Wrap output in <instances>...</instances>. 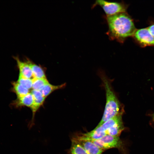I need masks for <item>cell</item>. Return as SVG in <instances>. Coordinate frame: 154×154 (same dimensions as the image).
Instances as JSON below:
<instances>
[{"label":"cell","mask_w":154,"mask_h":154,"mask_svg":"<svg viewBox=\"0 0 154 154\" xmlns=\"http://www.w3.org/2000/svg\"><path fill=\"white\" fill-rule=\"evenodd\" d=\"M132 37L135 42L142 47L154 46V37L147 27L136 29Z\"/></svg>","instance_id":"6"},{"label":"cell","mask_w":154,"mask_h":154,"mask_svg":"<svg viewBox=\"0 0 154 154\" xmlns=\"http://www.w3.org/2000/svg\"><path fill=\"white\" fill-rule=\"evenodd\" d=\"M48 82L46 78H36L32 79V88L33 90L40 91Z\"/></svg>","instance_id":"15"},{"label":"cell","mask_w":154,"mask_h":154,"mask_svg":"<svg viewBox=\"0 0 154 154\" xmlns=\"http://www.w3.org/2000/svg\"><path fill=\"white\" fill-rule=\"evenodd\" d=\"M25 61L29 66L34 78H46L44 70L41 67L35 64L28 58H26Z\"/></svg>","instance_id":"11"},{"label":"cell","mask_w":154,"mask_h":154,"mask_svg":"<svg viewBox=\"0 0 154 154\" xmlns=\"http://www.w3.org/2000/svg\"><path fill=\"white\" fill-rule=\"evenodd\" d=\"M17 81L23 87L28 90L32 88V79L26 78L20 73Z\"/></svg>","instance_id":"16"},{"label":"cell","mask_w":154,"mask_h":154,"mask_svg":"<svg viewBox=\"0 0 154 154\" xmlns=\"http://www.w3.org/2000/svg\"><path fill=\"white\" fill-rule=\"evenodd\" d=\"M33 102V98L31 93L25 96L17 98L13 103V105L17 107L25 106L31 108Z\"/></svg>","instance_id":"10"},{"label":"cell","mask_w":154,"mask_h":154,"mask_svg":"<svg viewBox=\"0 0 154 154\" xmlns=\"http://www.w3.org/2000/svg\"><path fill=\"white\" fill-rule=\"evenodd\" d=\"M71 145L68 151V154H88L79 143L71 137Z\"/></svg>","instance_id":"12"},{"label":"cell","mask_w":154,"mask_h":154,"mask_svg":"<svg viewBox=\"0 0 154 154\" xmlns=\"http://www.w3.org/2000/svg\"><path fill=\"white\" fill-rule=\"evenodd\" d=\"M122 115V114H120L116 116L100 125L107 135L119 136L125 128Z\"/></svg>","instance_id":"5"},{"label":"cell","mask_w":154,"mask_h":154,"mask_svg":"<svg viewBox=\"0 0 154 154\" xmlns=\"http://www.w3.org/2000/svg\"><path fill=\"white\" fill-rule=\"evenodd\" d=\"M13 58L17 62L19 73L26 78L33 79L34 78L33 73L28 64L26 61H21L17 56Z\"/></svg>","instance_id":"9"},{"label":"cell","mask_w":154,"mask_h":154,"mask_svg":"<svg viewBox=\"0 0 154 154\" xmlns=\"http://www.w3.org/2000/svg\"><path fill=\"white\" fill-rule=\"evenodd\" d=\"M152 119H153V121L154 122V113L152 114Z\"/></svg>","instance_id":"18"},{"label":"cell","mask_w":154,"mask_h":154,"mask_svg":"<svg viewBox=\"0 0 154 154\" xmlns=\"http://www.w3.org/2000/svg\"><path fill=\"white\" fill-rule=\"evenodd\" d=\"M97 5H99L102 7L106 16L126 12L129 6L123 2H111L103 0L96 1L93 4L92 8Z\"/></svg>","instance_id":"4"},{"label":"cell","mask_w":154,"mask_h":154,"mask_svg":"<svg viewBox=\"0 0 154 154\" xmlns=\"http://www.w3.org/2000/svg\"><path fill=\"white\" fill-rule=\"evenodd\" d=\"M75 139L88 154H102L104 151L91 141L76 133L71 137Z\"/></svg>","instance_id":"7"},{"label":"cell","mask_w":154,"mask_h":154,"mask_svg":"<svg viewBox=\"0 0 154 154\" xmlns=\"http://www.w3.org/2000/svg\"><path fill=\"white\" fill-rule=\"evenodd\" d=\"M100 76L106 91V102L101 120L96 127L116 116L123 114L124 112L122 104L113 89L110 80L103 73H100Z\"/></svg>","instance_id":"2"},{"label":"cell","mask_w":154,"mask_h":154,"mask_svg":"<svg viewBox=\"0 0 154 154\" xmlns=\"http://www.w3.org/2000/svg\"><path fill=\"white\" fill-rule=\"evenodd\" d=\"M65 84L59 85H54L49 83L46 84L40 90L45 98L55 90L62 88L65 86Z\"/></svg>","instance_id":"14"},{"label":"cell","mask_w":154,"mask_h":154,"mask_svg":"<svg viewBox=\"0 0 154 154\" xmlns=\"http://www.w3.org/2000/svg\"><path fill=\"white\" fill-rule=\"evenodd\" d=\"M105 18L108 28L106 34L110 40L123 43L132 37L136 29L133 19L127 12L106 16Z\"/></svg>","instance_id":"1"},{"label":"cell","mask_w":154,"mask_h":154,"mask_svg":"<svg viewBox=\"0 0 154 154\" xmlns=\"http://www.w3.org/2000/svg\"><path fill=\"white\" fill-rule=\"evenodd\" d=\"M33 98V105L30 108L32 112V119L29 124V128L31 129L34 124V117L38 110L43 104L46 98L40 91L33 90L31 92Z\"/></svg>","instance_id":"8"},{"label":"cell","mask_w":154,"mask_h":154,"mask_svg":"<svg viewBox=\"0 0 154 154\" xmlns=\"http://www.w3.org/2000/svg\"><path fill=\"white\" fill-rule=\"evenodd\" d=\"M12 85V91L16 94L17 98L25 96L29 93V90L23 87L17 81L13 82Z\"/></svg>","instance_id":"13"},{"label":"cell","mask_w":154,"mask_h":154,"mask_svg":"<svg viewBox=\"0 0 154 154\" xmlns=\"http://www.w3.org/2000/svg\"><path fill=\"white\" fill-rule=\"evenodd\" d=\"M89 140L104 151L108 149L115 148L117 149L124 154L127 153L124 144L119 136L107 135L99 139Z\"/></svg>","instance_id":"3"},{"label":"cell","mask_w":154,"mask_h":154,"mask_svg":"<svg viewBox=\"0 0 154 154\" xmlns=\"http://www.w3.org/2000/svg\"><path fill=\"white\" fill-rule=\"evenodd\" d=\"M147 28L150 33L154 37V22L151 21Z\"/></svg>","instance_id":"17"}]
</instances>
